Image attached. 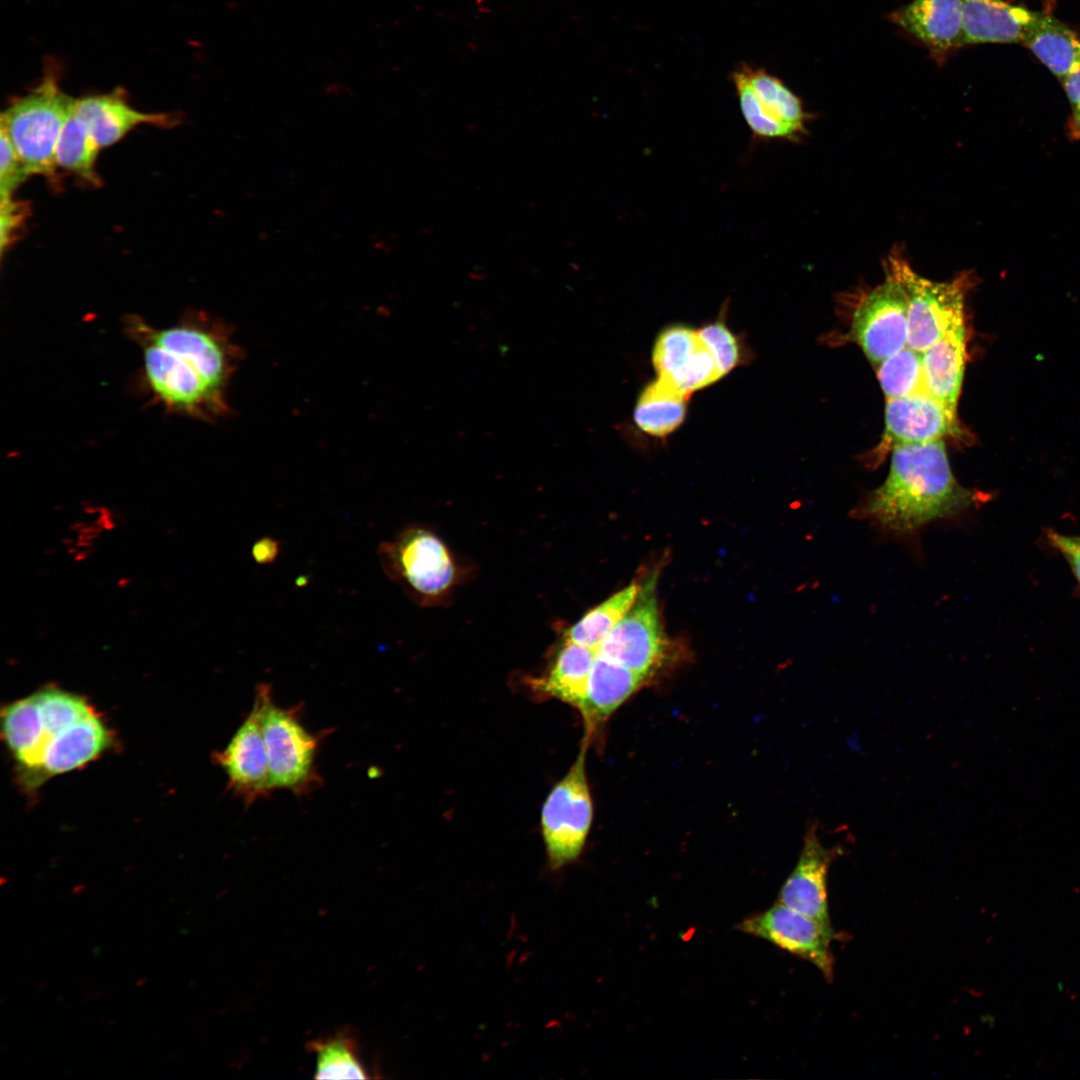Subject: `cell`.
<instances>
[{"instance_id":"cell-25","label":"cell","mask_w":1080,"mask_h":1080,"mask_svg":"<svg viewBox=\"0 0 1080 1080\" xmlns=\"http://www.w3.org/2000/svg\"><path fill=\"white\" fill-rule=\"evenodd\" d=\"M307 1047L316 1057L317 1079L369 1077L360 1057L358 1040L350 1030L342 1029L332 1035L314 1039Z\"/></svg>"},{"instance_id":"cell-35","label":"cell","mask_w":1080,"mask_h":1080,"mask_svg":"<svg viewBox=\"0 0 1080 1080\" xmlns=\"http://www.w3.org/2000/svg\"><path fill=\"white\" fill-rule=\"evenodd\" d=\"M279 552V542L268 536L256 541L251 549L253 559L259 564H269L274 562Z\"/></svg>"},{"instance_id":"cell-15","label":"cell","mask_w":1080,"mask_h":1080,"mask_svg":"<svg viewBox=\"0 0 1080 1080\" xmlns=\"http://www.w3.org/2000/svg\"><path fill=\"white\" fill-rule=\"evenodd\" d=\"M960 433L956 411L926 392L887 399L882 443H927Z\"/></svg>"},{"instance_id":"cell-13","label":"cell","mask_w":1080,"mask_h":1080,"mask_svg":"<svg viewBox=\"0 0 1080 1080\" xmlns=\"http://www.w3.org/2000/svg\"><path fill=\"white\" fill-rule=\"evenodd\" d=\"M216 761L223 768L233 792L247 806L273 792L257 698L254 697L249 714L226 747L216 754Z\"/></svg>"},{"instance_id":"cell-30","label":"cell","mask_w":1080,"mask_h":1080,"mask_svg":"<svg viewBox=\"0 0 1080 1080\" xmlns=\"http://www.w3.org/2000/svg\"><path fill=\"white\" fill-rule=\"evenodd\" d=\"M714 356L722 376L741 361V348L736 336L723 321L717 320L697 331Z\"/></svg>"},{"instance_id":"cell-9","label":"cell","mask_w":1080,"mask_h":1080,"mask_svg":"<svg viewBox=\"0 0 1080 1080\" xmlns=\"http://www.w3.org/2000/svg\"><path fill=\"white\" fill-rule=\"evenodd\" d=\"M654 585L651 580L640 587L631 609L596 648L599 655L642 674L649 681L669 657Z\"/></svg>"},{"instance_id":"cell-10","label":"cell","mask_w":1080,"mask_h":1080,"mask_svg":"<svg viewBox=\"0 0 1080 1080\" xmlns=\"http://www.w3.org/2000/svg\"><path fill=\"white\" fill-rule=\"evenodd\" d=\"M851 337L875 367L907 346V298L895 276L887 272L884 283L859 303Z\"/></svg>"},{"instance_id":"cell-7","label":"cell","mask_w":1080,"mask_h":1080,"mask_svg":"<svg viewBox=\"0 0 1080 1080\" xmlns=\"http://www.w3.org/2000/svg\"><path fill=\"white\" fill-rule=\"evenodd\" d=\"M589 745L583 738L574 763L542 807L541 829L551 871L561 870L579 858L591 827L593 805L585 766Z\"/></svg>"},{"instance_id":"cell-23","label":"cell","mask_w":1080,"mask_h":1080,"mask_svg":"<svg viewBox=\"0 0 1080 1080\" xmlns=\"http://www.w3.org/2000/svg\"><path fill=\"white\" fill-rule=\"evenodd\" d=\"M688 396L669 381L658 377L641 392L634 409V421L645 433L664 437L683 422Z\"/></svg>"},{"instance_id":"cell-33","label":"cell","mask_w":1080,"mask_h":1080,"mask_svg":"<svg viewBox=\"0 0 1080 1080\" xmlns=\"http://www.w3.org/2000/svg\"><path fill=\"white\" fill-rule=\"evenodd\" d=\"M1046 538L1050 546L1066 559L1080 583V536L1065 535L1049 529Z\"/></svg>"},{"instance_id":"cell-32","label":"cell","mask_w":1080,"mask_h":1080,"mask_svg":"<svg viewBox=\"0 0 1080 1080\" xmlns=\"http://www.w3.org/2000/svg\"><path fill=\"white\" fill-rule=\"evenodd\" d=\"M0 210V240L3 253L6 247L14 241L15 235L26 217V208L22 203L8 199L0 201Z\"/></svg>"},{"instance_id":"cell-16","label":"cell","mask_w":1080,"mask_h":1080,"mask_svg":"<svg viewBox=\"0 0 1080 1080\" xmlns=\"http://www.w3.org/2000/svg\"><path fill=\"white\" fill-rule=\"evenodd\" d=\"M648 682L642 674L597 653L578 709L584 721L583 738L591 743L610 716Z\"/></svg>"},{"instance_id":"cell-12","label":"cell","mask_w":1080,"mask_h":1080,"mask_svg":"<svg viewBox=\"0 0 1080 1080\" xmlns=\"http://www.w3.org/2000/svg\"><path fill=\"white\" fill-rule=\"evenodd\" d=\"M817 828L815 822L807 827L798 861L783 883L777 902L812 918L834 939H840L829 913L827 875L833 861L842 854V847L824 846Z\"/></svg>"},{"instance_id":"cell-6","label":"cell","mask_w":1080,"mask_h":1080,"mask_svg":"<svg viewBox=\"0 0 1080 1080\" xmlns=\"http://www.w3.org/2000/svg\"><path fill=\"white\" fill-rule=\"evenodd\" d=\"M377 556L386 575L422 604L438 600L457 580L448 548L423 527L405 528L392 540L382 542Z\"/></svg>"},{"instance_id":"cell-8","label":"cell","mask_w":1080,"mask_h":1080,"mask_svg":"<svg viewBox=\"0 0 1080 1080\" xmlns=\"http://www.w3.org/2000/svg\"><path fill=\"white\" fill-rule=\"evenodd\" d=\"M887 272L901 283L907 298V346L922 353L949 331L964 324L967 275L934 282L917 274L896 251L888 256Z\"/></svg>"},{"instance_id":"cell-27","label":"cell","mask_w":1080,"mask_h":1080,"mask_svg":"<svg viewBox=\"0 0 1080 1080\" xmlns=\"http://www.w3.org/2000/svg\"><path fill=\"white\" fill-rule=\"evenodd\" d=\"M99 150L88 129L72 110L56 145V166L73 172L92 184H98L95 166Z\"/></svg>"},{"instance_id":"cell-1","label":"cell","mask_w":1080,"mask_h":1080,"mask_svg":"<svg viewBox=\"0 0 1080 1080\" xmlns=\"http://www.w3.org/2000/svg\"><path fill=\"white\" fill-rule=\"evenodd\" d=\"M143 355L140 389L168 413L206 422L230 412L227 391L242 351L231 327L200 311L158 328L138 315L123 320Z\"/></svg>"},{"instance_id":"cell-2","label":"cell","mask_w":1080,"mask_h":1080,"mask_svg":"<svg viewBox=\"0 0 1080 1080\" xmlns=\"http://www.w3.org/2000/svg\"><path fill=\"white\" fill-rule=\"evenodd\" d=\"M2 733L24 781L38 785L98 757L111 735L81 696L47 687L8 705Z\"/></svg>"},{"instance_id":"cell-19","label":"cell","mask_w":1080,"mask_h":1080,"mask_svg":"<svg viewBox=\"0 0 1080 1080\" xmlns=\"http://www.w3.org/2000/svg\"><path fill=\"white\" fill-rule=\"evenodd\" d=\"M891 19L938 57L963 46L961 0H913Z\"/></svg>"},{"instance_id":"cell-36","label":"cell","mask_w":1080,"mask_h":1080,"mask_svg":"<svg viewBox=\"0 0 1080 1080\" xmlns=\"http://www.w3.org/2000/svg\"><path fill=\"white\" fill-rule=\"evenodd\" d=\"M485 1H486V0H476L477 4H478L479 6H482V4H483V3L485 2Z\"/></svg>"},{"instance_id":"cell-34","label":"cell","mask_w":1080,"mask_h":1080,"mask_svg":"<svg viewBox=\"0 0 1080 1080\" xmlns=\"http://www.w3.org/2000/svg\"><path fill=\"white\" fill-rule=\"evenodd\" d=\"M1062 82L1071 107L1067 133L1072 140H1080V68L1065 77Z\"/></svg>"},{"instance_id":"cell-20","label":"cell","mask_w":1080,"mask_h":1080,"mask_svg":"<svg viewBox=\"0 0 1080 1080\" xmlns=\"http://www.w3.org/2000/svg\"><path fill=\"white\" fill-rule=\"evenodd\" d=\"M966 340L962 324L922 352L925 392L954 411L964 377Z\"/></svg>"},{"instance_id":"cell-3","label":"cell","mask_w":1080,"mask_h":1080,"mask_svg":"<svg viewBox=\"0 0 1080 1080\" xmlns=\"http://www.w3.org/2000/svg\"><path fill=\"white\" fill-rule=\"evenodd\" d=\"M960 485L942 440L896 444L885 481L851 513L898 535H911L937 520L951 518L983 500Z\"/></svg>"},{"instance_id":"cell-14","label":"cell","mask_w":1080,"mask_h":1080,"mask_svg":"<svg viewBox=\"0 0 1080 1080\" xmlns=\"http://www.w3.org/2000/svg\"><path fill=\"white\" fill-rule=\"evenodd\" d=\"M652 360L658 377L669 381L686 396L722 377L714 356L698 332L684 326H672L659 334Z\"/></svg>"},{"instance_id":"cell-11","label":"cell","mask_w":1080,"mask_h":1080,"mask_svg":"<svg viewBox=\"0 0 1080 1080\" xmlns=\"http://www.w3.org/2000/svg\"><path fill=\"white\" fill-rule=\"evenodd\" d=\"M736 927L812 963L827 982L833 980L835 959L831 942L835 939L812 918L777 902Z\"/></svg>"},{"instance_id":"cell-4","label":"cell","mask_w":1080,"mask_h":1080,"mask_svg":"<svg viewBox=\"0 0 1080 1080\" xmlns=\"http://www.w3.org/2000/svg\"><path fill=\"white\" fill-rule=\"evenodd\" d=\"M75 102L60 88L56 64H49L38 85L2 112L0 128L31 175H54L56 145Z\"/></svg>"},{"instance_id":"cell-26","label":"cell","mask_w":1080,"mask_h":1080,"mask_svg":"<svg viewBox=\"0 0 1080 1080\" xmlns=\"http://www.w3.org/2000/svg\"><path fill=\"white\" fill-rule=\"evenodd\" d=\"M640 585L630 584L592 608L565 633V639L597 648L635 603Z\"/></svg>"},{"instance_id":"cell-21","label":"cell","mask_w":1080,"mask_h":1080,"mask_svg":"<svg viewBox=\"0 0 1080 1080\" xmlns=\"http://www.w3.org/2000/svg\"><path fill=\"white\" fill-rule=\"evenodd\" d=\"M596 656V648L565 639L550 668L529 680L530 687L538 696L560 700L578 710Z\"/></svg>"},{"instance_id":"cell-17","label":"cell","mask_w":1080,"mask_h":1080,"mask_svg":"<svg viewBox=\"0 0 1080 1080\" xmlns=\"http://www.w3.org/2000/svg\"><path fill=\"white\" fill-rule=\"evenodd\" d=\"M73 112L100 149L117 143L139 125L168 127L176 120L169 114L136 110L128 103L121 88L106 94L76 99Z\"/></svg>"},{"instance_id":"cell-24","label":"cell","mask_w":1080,"mask_h":1080,"mask_svg":"<svg viewBox=\"0 0 1080 1080\" xmlns=\"http://www.w3.org/2000/svg\"><path fill=\"white\" fill-rule=\"evenodd\" d=\"M738 70L754 92L764 114L783 127L791 139L798 137L806 119L800 99L781 80L763 69L742 65Z\"/></svg>"},{"instance_id":"cell-31","label":"cell","mask_w":1080,"mask_h":1080,"mask_svg":"<svg viewBox=\"0 0 1080 1080\" xmlns=\"http://www.w3.org/2000/svg\"><path fill=\"white\" fill-rule=\"evenodd\" d=\"M0 147V201H4L12 199L15 190L31 174L3 129H0Z\"/></svg>"},{"instance_id":"cell-22","label":"cell","mask_w":1080,"mask_h":1080,"mask_svg":"<svg viewBox=\"0 0 1080 1080\" xmlns=\"http://www.w3.org/2000/svg\"><path fill=\"white\" fill-rule=\"evenodd\" d=\"M1023 45L1061 81L1080 68V37L1052 15L1040 13Z\"/></svg>"},{"instance_id":"cell-5","label":"cell","mask_w":1080,"mask_h":1080,"mask_svg":"<svg viewBox=\"0 0 1080 1080\" xmlns=\"http://www.w3.org/2000/svg\"><path fill=\"white\" fill-rule=\"evenodd\" d=\"M261 724L268 754L272 790L286 789L305 795L321 784L316 766L320 734H312L301 721V706H278L268 683L256 686Z\"/></svg>"},{"instance_id":"cell-28","label":"cell","mask_w":1080,"mask_h":1080,"mask_svg":"<svg viewBox=\"0 0 1080 1080\" xmlns=\"http://www.w3.org/2000/svg\"><path fill=\"white\" fill-rule=\"evenodd\" d=\"M877 378L886 399L903 398L925 392L922 353L906 346L877 367Z\"/></svg>"},{"instance_id":"cell-18","label":"cell","mask_w":1080,"mask_h":1080,"mask_svg":"<svg viewBox=\"0 0 1080 1080\" xmlns=\"http://www.w3.org/2000/svg\"><path fill=\"white\" fill-rule=\"evenodd\" d=\"M962 44L1024 43L1041 12L1004 0H961Z\"/></svg>"},{"instance_id":"cell-29","label":"cell","mask_w":1080,"mask_h":1080,"mask_svg":"<svg viewBox=\"0 0 1080 1080\" xmlns=\"http://www.w3.org/2000/svg\"><path fill=\"white\" fill-rule=\"evenodd\" d=\"M732 81L741 113L752 136L758 140L790 139L784 128L764 114L754 92L738 69L733 72Z\"/></svg>"},{"instance_id":"cell-37","label":"cell","mask_w":1080,"mask_h":1080,"mask_svg":"<svg viewBox=\"0 0 1080 1080\" xmlns=\"http://www.w3.org/2000/svg\"><path fill=\"white\" fill-rule=\"evenodd\" d=\"M145 982H146V980H145V979H143V980H140V981H139V982L137 983V985H138V986H140V985H142V983H145Z\"/></svg>"}]
</instances>
